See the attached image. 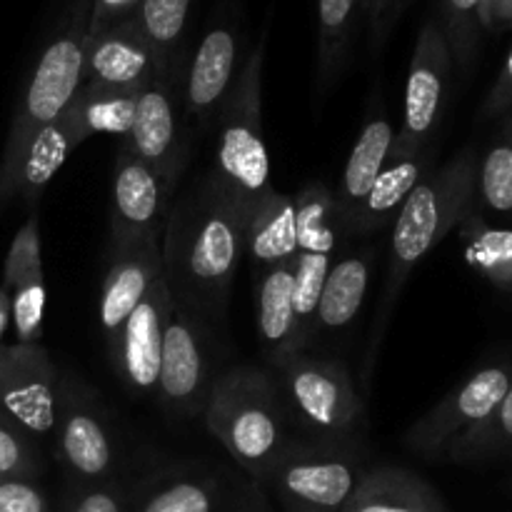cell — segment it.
Wrapping results in <instances>:
<instances>
[{
    "instance_id": "30",
    "label": "cell",
    "mask_w": 512,
    "mask_h": 512,
    "mask_svg": "<svg viewBox=\"0 0 512 512\" xmlns=\"http://www.w3.org/2000/svg\"><path fill=\"white\" fill-rule=\"evenodd\" d=\"M503 458H512V385L488 418L445 445L440 453V460L455 465L495 463Z\"/></svg>"
},
{
    "instance_id": "22",
    "label": "cell",
    "mask_w": 512,
    "mask_h": 512,
    "mask_svg": "<svg viewBox=\"0 0 512 512\" xmlns=\"http://www.w3.org/2000/svg\"><path fill=\"white\" fill-rule=\"evenodd\" d=\"M343 512H450V508L423 475L395 465H375L360 480Z\"/></svg>"
},
{
    "instance_id": "43",
    "label": "cell",
    "mask_w": 512,
    "mask_h": 512,
    "mask_svg": "<svg viewBox=\"0 0 512 512\" xmlns=\"http://www.w3.org/2000/svg\"><path fill=\"white\" fill-rule=\"evenodd\" d=\"M10 328V295L0 288V345H3L5 333Z\"/></svg>"
},
{
    "instance_id": "31",
    "label": "cell",
    "mask_w": 512,
    "mask_h": 512,
    "mask_svg": "<svg viewBox=\"0 0 512 512\" xmlns=\"http://www.w3.org/2000/svg\"><path fill=\"white\" fill-rule=\"evenodd\" d=\"M475 198L495 215H512V113L498 120L493 138L478 158Z\"/></svg>"
},
{
    "instance_id": "39",
    "label": "cell",
    "mask_w": 512,
    "mask_h": 512,
    "mask_svg": "<svg viewBox=\"0 0 512 512\" xmlns=\"http://www.w3.org/2000/svg\"><path fill=\"white\" fill-rule=\"evenodd\" d=\"M410 0H363L365 8V23H368V38H370V53H380L383 45L388 43L390 33L398 25L400 15Z\"/></svg>"
},
{
    "instance_id": "33",
    "label": "cell",
    "mask_w": 512,
    "mask_h": 512,
    "mask_svg": "<svg viewBox=\"0 0 512 512\" xmlns=\"http://www.w3.org/2000/svg\"><path fill=\"white\" fill-rule=\"evenodd\" d=\"M483 3L485 0H443L440 8V28L448 40L453 65L460 68V73H468L475 63L483 30Z\"/></svg>"
},
{
    "instance_id": "40",
    "label": "cell",
    "mask_w": 512,
    "mask_h": 512,
    "mask_svg": "<svg viewBox=\"0 0 512 512\" xmlns=\"http://www.w3.org/2000/svg\"><path fill=\"white\" fill-rule=\"evenodd\" d=\"M512 113V48L505 55V63L495 78L493 88L485 95L483 105L478 110L480 120H500L503 115Z\"/></svg>"
},
{
    "instance_id": "38",
    "label": "cell",
    "mask_w": 512,
    "mask_h": 512,
    "mask_svg": "<svg viewBox=\"0 0 512 512\" xmlns=\"http://www.w3.org/2000/svg\"><path fill=\"white\" fill-rule=\"evenodd\" d=\"M0 512H55L35 478L0 480Z\"/></svg>"
},
{
    "instance_id": "10",
    "label": "cell",
    "mask_w": 512,
    "mask_h": 512,
    "mask_svg": "<svg viewBox=\"0 0 512 512\" xmlns=\"http://www.w3.org/2000/svg\"><path fill=\"white\" fill-rule=\"evenodd\" d=\"M183 75L185 65L178 53L168 68L160 70L153 80L143 85L133 128L125 138H120L173 188H178V180L183 178L190 155V138L185 133L183 115H180Z\"/></svg>"
},
{
    "instance_id": "41",
    "label": "cell",
    "mask_w": 512,
    "mask_h": 512,
    "mask_svg": "<svg viewBox=\"0 0 512 512\" xmlns=\"http://www.w3.org/2000/svg\"><path fill=\"white\" fill-rule=\"evenodd\" d=\"M140 3L143 0H93L90 3V23H88V38L103 33L105 28H110L118 20L130 18V15L138 13Z\"/></svg>"
},
{
    "instance_id": "8",
    "label": "cell",
    "mask_w": 512,
    "mask_h": 512,
    "mask_svg": "<svg viewBox=\"0 0 512 512\" xmlns=\"http://www.w3.org/2000/svg\"><path fill=\"white\" fill-rule=\"evenodd\" d=\"M130 512H273L263 490L225 465L178 463L130 495Z\"/></svg>"
},
{
    "instance_id": "35",
    "label": "cell",
    "mask_w": 512,
    "mask_h": 512,
    "mask_svg": "<svg viewBox=\"0 0 512 512\" xmlns=\"http://www.w3.org/2000/svg\"><path fill=\"white\" fill-rule=\"evenodd\" d=\"M40 473H43V445L0 410V480H38Z\"/></svg>"
},
{
    "instance_id": "28",
    "label": "cell",
    "mask_w": 512,
    "mask_h": 512,
    "mask_svg": "<svg viewBox=\"0 0 512 512\" xmlns=\"http://www.w3.org/2000/svg\"><path fill=\"white\" fill-rule=\"evenodd\" d=\"M80 145L78 133L73 125L63 118V113L53 120L45 130H40L38 138L25 150V158L20 163L18 178H15V198L23 200L33 208L40 200L43 190L55 178L68 155Z\"/></svg>"
},
{
    "instance_id": "20",
    "label": "cell",
    "mask_w": 512,
    "mask_h": 512,
    "mask_svg": "<svg viewBox=\"0 0 512 512\" xmlns=\"http://www.w3.org/2000/svg\"><path fill=\"white\" fill-rule=\"evenodd\" d=\"M435 155H438V145H430L418 155L388 158L370 193L365 195L363 205L348 223V230H345L348 240L370 238L385 225H393L415 185L435 168Z\"/></svg>"
},
{
    "instance_id": "3",
    "label": "cell",
    "mask_w": 512,
    "mask_h": 512,
    "mask_svg": "<svg viewBox=\"0 0 512 512\" xmlns=\"http://www.w3.org/2000/svg\"><path fill=\"white\" fill-rule=\"evenodd\" d=\"M203 420L208 433L258 488L293 440L280 385L253 365H238L215 378Z\"/></svg>"
},
{
    "instance_id": "18",
    "label": "cell",
    "mask_w": 512,
    "mask_h": 512,
    "mask_svg": "<svg viewBox=\"0 0 512 512\" xmlns=\"http://www.w3.org/2000/svg\"><path fill=\"white\" fill-rule=\"evenodd\" d=\"M238 45V25L233 18H220L205 30L183 75V108L188 118L210 123L218 115L238 75Z\"/></svg>"
},
{
    "instance_id": "15",
    "label": "cell",
    "mask_w": 512,
    "mask_h": 512,
    "mask_svg": "<svg viewBox=\"0 0 512 512\" xmlns=\"http://www.w3.org/2000/svg\"><path fill=\"white\" fill-rule=\"evenodd\" d=\"M175 188L120 140L110 198L108 258L163 235Z\"/></svg>"
},
{
    "instance_id": "5",
    "label": "cell",
    "mask_w": 512,
    "mask_h": 512,
    "mask_svg": "<svg viewBox=\"0 0 512 512\" xmlns=\"http://www.w3.org/2000/svg\"><path fill=\"white\" fill-rule=\"evenodd\" d=\"M370 470L360 438H293L260 483L283 512H343Z\"/></svg>"
},
{
    "instance_id": "13",
    "label": "cell",
    "mask_w": 512,
    "mask_h": 512,
    "mask_svg": "<svg viewBox=\"0 0 512 512\" xmlns=\"http://www.w3.org/2000/svg\"><path fill=\"white\" fill-rule=\"evenodd\" d=\"M63 375L43 345H0V410L53 450Z\"/></svg>"
},
{
    "instance_id": "34",
    "label": "cell",
    "mask_w": 512,
    "mask_h": 512,
    "mask_svg": "<svg viewBox=\"0 0 512 512\" xmlns=\"http://www.w3.org/2000/svg\"><path fill=\"white\" fill-rule=\"evenodd\" d=\"M193 0H143L135 13L140 30L150 40L160 58L170 60L178 55L183 43L185 25Z\"/></svg>"
},
{
    "instance_id": "12",
    "label": "cell",
    "mask_w": 512,
    "mask_h": 512,
    "mask_svg": "<svg viewBox=\"0 0 512 512\" xmlns=\"http://www.w3.org/2000/svg\"><path fill=\"white\" fill-rule=\"evenodd\" d=\"M208 353V323L170 298L155 388V398L170 415H203L215 383Z\"/></svg>"
},
{
    "instance_id": "6",
    "label": "cell",
    "mask_w": 512,
    "mask_h": 512,
    "mask_svg": "<svg viewBox=\"0 0 512 512\" xmlns=\"http://www.w3.org/2000/svg\"><path fill=\"white\" fill-rule=\"evenodd\" d=\"M265 48H268V30H263L255 48L248 53L215 115L218 125L215 175L245 208H253L268 190H273L270 153L263 133Z\"/></svg>"
},
{
    "instance_id": "29",
    "label": "cell",
    "mask_w": 512,
    "mask_h": 512,
    "mask_svg": "<svg viewBox=\"0 0 512 512\" xmlns=\"http://www.w3.org/2000/svg\"><path fill=\"white\" fill-rule=\"evenodd\" d=\"M465 258L495 288L512 293V228L488 223L478 210H468L458 223Z\"/></svg>"
},
{
    "instance_id": "19",
    "label": "cell",
    "mask_w": 512,
    "mask_h": 512,
    "mask_svg": "<svg viewBox=\"0 0 512 512\" xmlns=\"http://www.w3.org/2000/svg\"><path fill=\"white\" fill-rule=\"evenodd\" d=\"M160 240H163V235H155V238L143 240L135 248L110 258L98 303V320L108 353H113L115 345H118L125 320L138 308L140 300L148 295L155 280L163 275Z\"/></svg>"
},
{
    "instance_id": "7",
    "label": "cell",
    "mask_w": 512,
    "mask_h": 512,
    "mask_svg": "<svg viewBox=\"0 0 512 512\" xmlns=\"http://www.w3.org/2000/svg\"><path fill=\"white\" fill-rule=\"evenodd\" d=\"M273 370L300 428L313 438H360L368 418L343 360L293 353Z\"/></svg>"
},
{
    "instance_id": "24",
    "label": "cell",
    "mask_w": 512,
    "mask_h": 512,
    "mask_svg": "<svg viewBox=\"0 0 512 512\" xmlns=\"http://www.w3.org/2000/svg\"><path fill=\"white\" fill-rule=\"evenodd\" d=\"M245 255L255 273L288 263L298 255L295 230V198L280 190H268L245 215Z\"/></svg>"
},
{
    "instance_id": "2",
    "label": "cell",
    "mask_w": 512,
    "mask_h": 512,
    "mask_svg": "<svg viewBox=\"0 0 512 512\" xmlns=\"http://www.w3.org/2000/svg\"><path fill=\"white\" fill-rule=\"evenodd\" d=\"M475 175H478V153L475 148H463L455 158L430 170L413 193L408 195L400 208L390 235L388 273H385L383 298L375 313L373 330H370L368 350H365L363 380L370 383L380 345L385 340L390 318L395 313L400 293L408 283L410 273L428 258L430 250L440 245V240L458 228L460 220L475 205Z\"/></svg>"
},
{
    "instance_id": "4",
    "label": "cell",
    "mask_w": 512,
    "mask_h": 512,
    "mask_svg": "<svg viewBox=\"0 0 512 512\" xmlns=\"http://www.w3.org/2000/svg\"><path fill=\"white\" fill-rule=\"evenodd\" d=\"M90 3L93 0H75L20 90L0 158V210L15 200V178L25 150L38 138L40 130L48 128L68 108L83 85Z\"/></svg>"
},
{
    "instance_id": "11",
    "label": "cell",
    "mask_w": 512,
    "mask_h": 512,
    "mask_svg": "<svg viewBox=\"0 0 512 512\" xmlns=\"http://www.w3.org/2000/svg\"><path fill=\"white\" fill-rule=\"evenodd\" d=\"M453 68V55H450L440 20L428 18L420 28L413 58H410L403 125L395 133L390 158L418 155L435 145V130L443 120Z\"/></svg>"
},
{
    "instance_id": "27",
    "label": "cell",
    "mask_w": 512,
    "mask_h": 512,
    "mask_svg": "<svg viewBox=\"0 0 512 512\" xmlns=\"http://www.w3.org/2000/svg\"><path fill=\"white\" fill-rule=\"evenodd\" d=\"M363 18V0H318V55H315L318 95L338 83L350 60L353 40Z\"/></svg>"
},
{
    "instance_id": "23",
    "label": "cell",
    "mask_w": 512,
    "mask_h": 512,
    "mask_svg": "<svg viewBox=\"0 0 512 512\" xmlns=\"http://www.w3.org/2000/svg\"><path fill=\"white\" fill-rule=\"evenodd\" d=\"M375 258H378V250L373 245L338 255L320 293L315 333H340L355 323L368 295L370 280H373Z\"/></svg>"
},
{
    "instance_id": "1",
    "label": "cell",
    "mask_w": 512,
    "mask_h": 512,
    "mask_svg": "<svg viewBox=\"0 0 512 512\" xmlns=\"http://www.w3.org/2000/svg\"><path fill=\"white\" fill-rule=\"evenodd\" d=\"M245 215L248 208L210 173L165 218L160 253L168 293L205 323L225 318L245 255Z\"/></svg>"
},
{
    "instance_id": "17",
    "label": "cell",
    "mask_w": 512,
    "mask_h": 512,
    "mask_svg": "<svg viewBox=\"0 0 512 512\" xmlns=\"http://www.w3.org/2000/svg\"><path fill=\"white\" fill-rule=\"evenodd\" d=\"M170 310V293L160 275L138 308L125 320L118 345L110 353L115 373L133 393L150 395L158 388L160 348H163L165 318Z\"/></svg>"
},
{
    "instance_id": "25",
    "label": "cell",
    "mask_w": 512,
    "mask_h": 512,
    "mask_svg": "<svg viewBox=\"0 0 512 512\" xmlns=\"http://www.w3.org/2000/svg\"><path fill=\"white\" fill-rule=\"evenodd\" d=\"M293 273V260L258 273V290H255L258 318H255V323H258L260 343H263L265 353H268L270 365L280 363V360H285L288 355L298 353V345H295Z\"/></svg>"
},
{
    "instance_id": "32",
    "label": "cell",
    "mask_w": 512,
    "mask_h": 512,
    "mask_svg": "<svg viewBox=\"0 0 512 512\" xmlns=\"http://www.w3.org/2000/svg\"><path fill=\"white\" fill-rule=\"evenodd\" d=\"M3 290L10 295V325L15 330V343L40 345V340H43L45 298H48L43 263L25 270Z\"/></svg>"
},
{
    "instance_id": "14",
    "label": "cell",
    "mask_w": 512,
    "mask_h": 512,
    "mask_svg": "<svg viewBox=\"0 0 512 512\" xmlns=\"http://www.w3.org/2000/svg\"><path fill=\"white\" fill-rule=\"evenodd\" d=\"M512 385V363L500 360L470 373L455 385L423 418L415 420L403 435V445L415 455L440 460L445 445L488 418Z\"/></svg>"
},
{
    "instance_id": "21",
    "label": "cell",
    "mask_w": 512,
    "mask_h": 512,
    "mask_svg": "<svg viewBox=\"0 0 512 512\" xmlns=\"http://www.w3.org/2000/svg\"><path fill=\"white\" fill-rule=\"evenodd\" d=\"M375 108L378 110L368 115L353 150H350L348 163L343 168V178H340V188L335 193V205H338V215L343 220L345 230H348V223L363 205L365 195L370 193L373 183L378 180L380 170L388 163L395 133H398L380 100L375 103Z\"/></svg>"
},
{
    "instance_id": "36",
    "label": "cell",
    "mask_w": 512,
    "mask_h": 512,
    "mask_svg": "<svg viewBox=\"0 0 512 512\" xmlns=\"http://www.w3.org/2000/svg\"><path fill=\"white\" fill-rule=\"evenodd\" d=\"M130 495L120 478L105 483L75 485L70 483L60 512H130Z\"/></svg>"
},
{
    "instance_id": "42",
    "label": "cell",
    "mask_w": 512,
    "mask_h": 512,
    "mask_svg": "<svg viewBox=\"0 0 512 512\" xmlns=\"http://www.w3.org/2000/svg\"><path fill=\"white\" fill-rule=\"evenodd\" d=\"M512 23V0H485L483 25Z\"/></svg>"
},
{
    "instance_id": "9",
    "label": "cell",
    "mask_w": 512,
    "mask_h": 512,
    "mask_svg": "<svg viewBox=\"0 0 512 512\" xmlns=\"http://www.w3.org/2000/svg\"><path fill=\"white\" fill-rule=\"evenodd\" d=\"M53 455L75 485L118 478L120 450L108 413L98 395L75 375H65L60 388Z\"/></svg>"
},
{
    "instance_id": "16",
    "label": "cell",
    "mask_w": 512,
    "mask_h": 512,
    "mask_svg": "<svg viewBox=\"0 0 512 512\" xmlns=\"http://www.w3.org/2000/svg\"><path fill=\"white\" fill-rule=\"evenodd\" d=\"M173 63V58H160L140 30L135 15L118 20L103 33L88 38L83 63V83L105 85L118 90H140L160 70Z\"/></svg>"
},
{
    "instance_id": "44",
    "label": "cell",
    "mask_w": 512,
    "mask_h": 512,
    "mask_svg": "<svg viewBox=\"0 0 512 512\" xmlns=\"http://www.w3.org/2000/svg\"><path fill=\"white\" fill-rule=\"evenodd\" d=\"M510 490H512V475H510Z\"/></svg>"
},
{
    "instance_id": "37",
    "label": "cell",
    "mask_w": 512,
    "mask_h": 512,
    "mask_svg": "<svg viewBox=\"0 0 512 512\" xmlns=\"http://www.w3.org/2000/svg\"><path fill=\"white\" fill-rule=\"evenodd\" d=\"M40 263H43V258H40V228L38 215L33 213L23 225H20L13 243H10L8 255H5L3 285H0V288H8L18 275H23L25 270H30L33 265Z\"/></svg>"
},
{
    "instance_id": "26",
    "label": "cell",
    "mask_w": 512,
    "mask_h": 512,
    "mask_svg": "<svg viewBox=\"0 0 512 512\" xmlns=\"http://www.w3.org/2000/svg\"><path fill=\"white\" fill-rule=\"evenodd\" d=\"M140 90H118L83 83L75 98L68 103V108L63 110V118L73 125L80 143L98 133L125 138L133 128Z\"/></svg>"
}]
</instances>
